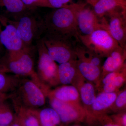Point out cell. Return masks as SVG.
Here are the masks:
<instances>
[{
	"label": "cell",
	"instance_id": "cell-25",
	"mask_svg": "<svg viewBox=\"0 0 126 126\" xmlns=\"http://www.w3.org/2000/svg\"><path fill=\"white\" fill-rule=\"evenodd\" d=\"M15 118L14 113L8 104L0 115V125L9 126L11 125Z\"/></svg>",
	"mask_w": 126,
	"mask_h": 126
},
{
	"label": "cell",
	"instance_id": "cell-1",
	"mask_svg": "<svg viewBox=\"0 0 126 126\" xmlns=\"http://www.w3.org/2000/svg\"><path fill=\"white\" fill-rule=\"evenodd\" d=\"M83 5H68L48 14L42 20L43 31L46 32V34L79 41L77 16Z\"/></svg>",
	"mask_w": 126,
	"mask_h": 126
},
{
	"label": "cell",
	"instance_id": "cell-10",
	"mask_svg": "<svg viewBox=\"0 0 126 126\" xmlns=\"http://www.w3.org/2000/svg\"><path fill=\"white\" fill-rule=\"evenodd\" d=\"M0 43L8 52L19 51L28 47L18 36L14 20L0 14Z\"/></svg>",
	"mask_w": 126,
	"mask_h": 126
},
{
	"label": "cell",
	"instance_id": "cell-17",
	"mask_svg": "<svg viewBox=\"0 0 126 126\" xmlns=\"http://www.w3.org/2000/svg\"><path fill=\"white\" fill-rule=\"evenodd\" d=\"M13 104L16 116L19 119L23 126H41L38 109L27 108Z\"/></svg>",
	"mask_w": 126,
	"mask_h": 126
},
{
	"label": "cell",
	"instance_id": "cell-35",
	"mask_svg": "<svg viewBox=\"0 0 126 126\" xmlns=\"http://www.w3.org/2000/svg\"><path fill=\"white\" fill-rule=\"evenodd\" d=\"M116 0L117 1H119V2L126 3V2L125 1V0Z\"/></svg>",
	"mask_w": 126,
	"mask_h": 126
},
{
	"label": "cell",
	"instance_id": "cell-38",
	"mask_svg": "<svg viewBox=\"0 0 126 126\" xmlns=\"http://www.w3.org/2000/svg\"><path fill=\"white\" fill-rule=\"evenodd\" d=\"M1 46H2V45H1V44L0 43V47H1Z\"/></svg>",
	"mask_w": 126,
	"mask_h": 126
},
{
	"label": "cell",
	"instance_id": "cell-21",
	"mask_svg": "<svg viewBox=\"0 0 126 126\" xmlns=\"http://www.w3.org/2000/svg\"><path fill=\"white\" fill-rule=\"evenodd\" d=\"M41 126H65L56 111L51 107L38 109Z\"/></svg>",
	"mask_w": 126,
	"mask_h": 126
},
{
	"label": "cell",
	"instance_id": "cell-15",
	"mask_svg": "<svg viewBox=\"0 0 126 126\" xmlns=\"http://www.w3.org/2000/svg\"><path fill=\"white\" fill-rule=\"evenodd\" d=\"M50 96L61 101L76 105H81L79 93L73 85H65L57 87L47 93L46 97Z\"/></svg>",
	"mask_w": 126,
	"mask_h": 126
},
{
	"label": "cell",
	"instance_id": "cell-27",
	"mask_svg": "<svg viewBox=\"0 0 126 126\" xmlns=\"http://www.w3.org/2000/svg\"><path fill=\"white\" fill-rule=\"evenodd\" d=\"M113 122L120 126H126V113L124 111L109 116Z\"/></svg>",
	"mask_w": 126,
	"mask_h": 126
},
{
	"label": "cell",
	"instance_id": "cell-33",
	"mask_svg": "<svg viewBox=\"0 0 126 126\" xmlns=\"http://www.w3.org/2000/svg\"><path fill=\"white\" fill-rule=\"evenodd\" d=\"M9 73L7 68L2 63H0V73Z\"/></svg>",
	"mask_w": 126,
	"mask_h": 126
},
{
	"label": "cell",
	"instance_id": "cell-23",
	"mask_svg": "<svg viewBox=\"0 0 126 126\" xmlns=\"http://www.w3.org/2000/svg\"><path fill=\"white\" fill-rule=\"evenodd\" d=\"M0 7H4L7 12L16 16L26 13L31 9L21 0H0Z\"/></svg>",
	"mask_w": 126,
	"mask_h": 126
},
{
	"label": "cell",
	"instance_id": "cell-22",
	"mask_svg": "<svg viewBox=\"0 0 126 126\" xmlns=\"http://www.w3.org/2000/svg\"><path fill=\"white\" fill-rule=\"evenodd\" d=\"M7 73H0V93H13L16 89L20 83L21 79L20 77Z\"/></svg>",
	"mask_w": 126,
	"mask_h": 126
},
{
	"label": "cell",
	"instance_id": "cell-30",
	"mask_svg": "<svg viewBox=\"0 0 126 126\" xmlns=\"http://www.w3.org/2000/svg\"><path fill=\"white\" fill-rule=\"evenodd\" d=\"M50 8L59 9L68 5L71 0H47Z\"/></svg>",
	"mask_w": 126,
	"mask_h": 126
},
{
	"label": "cell",
	"instance_id": "cell-5",
	"mask_svg": "<svg viewBox=\"0 0 126 126\" xmlns=\"http://www.w3.org/2000/svg\"><path fill=\"white\" fill-rule=\"evenodd\" d=\"M42 40L49 55L56 63L60 64L77 59L75 46L78 41L47 34Z\"/></svg>",
	"mask_w": 126,
	"mask_h": 126
},
{
	"label": "cell",
	"instance_id": "cell-37",
	"mask_svg": "<svg viewBox=\"0 0 126 126\" xmlns=\"http://www.w3.org/2000/svg\"><path fill=\"white\" fill-rule=\"evenodd\" d=\"M0 126H3V125H0Z\"/></svg>",
	"mask_w": 126,
	"mask_h": 126
},
{
	"label": "cell",
	"instance_id": "cell-29",
	"mask_svg": "<svg viewBox=\"0 0 126 126\" xmlns=\"http://www.w3.org/2000/svg\"><path fill=\"white\" fill-rule=\"evenodd\" d=\"M95 122L99 123L100 126H120L114 123L107 114L101 115L97 117L95 119Z\"/></svg>",
	"mask_w": 126,
	"mask_h": 126
},
{
	"label": "cell",
	"instance_id": "cell-9",
	"mask_svg": "<svg viewBox=\"0 0 126 126\" xmlns=\"http://www.w3.org/2000/svg\"><path fill=\"white\" fill-rule=\"evenodd\" d=\"M14 20L18 36L26 47L33 42L40 31H43L42 20H37L27 12L16 16Z\"/></svg>",
	"mask_w": 126,
	"mask_h": 126
},
{
	"label": "cell",
	"instance_id": "cell-16",
	"mask_svg": "<svg viewBox=\"0 0 126 126\" xmlns=\"http://www.w3.org/2000/svg\"><path fill=\"white\" fill-rule=\"evenodd\" d=\"M126 10V3L116 0H98L94 4V12L101 18L115 12Z\"/></svg>",
	"mask_w": 126,
	"mask_h": 126
},
{
	"label": "cell",
	"instance_id": "cell-14",
	"mask_svg": "<svg viewBox=\"0 0 126 126\" xmlns=\"http://www.w3.org/2000/svg\"><path fill=\"white\" fill-rule=\"evenodd\" d=\"M126 48L119 46L110 53L101 67L100 80L109 73L121 68L126 65Z\"/></svg>",
	"mask_w": 126,
	"mask_h": 126
},
{
	"label": "cell",
	"instance_id": "cell-34",
	"mask_svg": "<svg viewBox=\"0 0 126 126\" xmlns=\"http://www.w3.org/2000/svg\"><path fill=\"white\" fill-rule=\"evenodd\" d=\"M7 104L5 102L0 104V115L4 109Z\"/></svg>",
	"mask_w": 126,
	"mask_h": 126
},
{
	"label": "cell",
	"instance_id": "cell-3",
	"mask_svg": "<svg viewBox=\"0 0 126 126\" xmlns=\"http://www.w3.org/2000/svg\"><path fill=\"white\" fill-rule=\"evenodd\" d=\"M46 95L35 82L29 78L21 79L16 89L10 94L13 103L27 108L39 109L45 104Z\"/></svg>",
	"mask_w": 126,
	"mask_h": 126
},
{
	"label": "cell",
	"instance_id": "cell-6",
	"mask_svg": "<svg viewBox=\"0 0 126 126\" xmlns=\"http://www.w3.org/2000/svg\"><path fill=\"white\" fill-rule=\"evenodd\" d=\"M38 60L37 74L44 84L49 87L60 84L58 65L50 58L42 39L37 44Z\"/></svg>",
	"mask_w": 126,
	"mask_h": 126
},
{
	"label": "cell",
	"instance_id": "cell-36",
	"mask_svg": "<svg viewBox=\"0 0 126 126\" xmlns=\"http://www.w3.org/2000/svg\"><path fill=\"white\" fill-rule=\"evenodd\" d=\"M80 126V125H72V126H69V125H68V126Z\"/></svg>",
	"mask_w": 126,
	"mask_h": 126
},
{
	"label": "cell",
	"instance_id": "cell-12",
	"mask_svg": "<svg viewBox=\"0 0 126 126\" xmlns=\"http://www.w3.org/2000/svg\"><path fill=\"white\" fill-rule=\"evenodd\" d=\"M72 84L78 90L81 101L87 115V122L88 123L90 118L92 106L96 96L94 86L84 78L79 73Z\"/></svg>",
	"mask_w": 126,
	"mask_h": 126
},
{
	"label": "cell",
	"instance_id": "cell-31",
	"mask_svg": "<svg viewBox=\"0 0 126 126\" xmlns=\"http://www.w3.org/2000/svg\"><path fill=\"white\" fill-rule=\"evenodd\" d=\"M10 98V94L0 93V104L4 102L8 98Z\"/></svg>",
	"mask_w": 126,
	"mask_h": 126
},
{
	"label": "cell",
	"instance_id": "cell-4",
	"mask_svg": "<svg viewBox=\"0 0 126 126\" xmlns=\"http://www.w3.org/2000/svg\"><path fill=\"white\" fill-rule=\"evenodd\" d=\"M81 44L101 58L107 57L119 46L107 31L100 28L87 35L78 34Z\"/></svg>",
	"mask_w": 126,
	"mask_h": 126
},
{
	"label": "cell",
	"instance_id": "cell-8",
	"mask_svg": "<svg viewBox=\"0 0 126 126\" xmlns=\"http://www.w3.org/2000/svg\"><path fill=\"white\" fill-rule=\"evenodd\" d=\"M99 20L102 28L108 32L120 47L126 48V10L113 12Z\"/></svg>",
	"mask_w": 126,
	"mask_h": 126
},
{
	"label": "cell",
	"instance_id": "cell-11",
	"mask_svg": "<svg viewBox=\"0 0 126 126\" xmlns=\"http://www.w3.org/2000/svg\"><path fill=\"white\" fill-rule=\"evenodd\" d=\"M77 24L79 34L87 35L95 30L102 28L99 18L93 10L84 4L78 12Z\"/></svg>",
	"mask_w": 126,
	"mask_h": 126
},
{
	"label": "cell",
	"instance_id": "cell-28",
	"mask_svg": "<svg viewBox=\"0 0 126 126\" xmlns=\"http://www.w3.org/2000/svg\"><path fill=\"white\" fill-rule=\"evenodd\" d=\"M125 67H126V65H124L122 68L118 69V70L114 71V72H111V73H109L108 74L106 75L101 79L100 82H99V84L100 83H101V86H103L106 84L108 83H109L113 81L115 79V78L117 77L120 74L122 70Z\"/></svg>",
	"mask_w": 126,
	"mask_h": 126
},
{
	"label": "cell",
	"instance_id": "cell-18",
	"mask_svg": "<svg viewBox=\"0 0 126 126\" xmlns=\"http://www.w3.org/2000/svg\"><path fill=\"white\" fill-rule=\"evenodd\" d=\"M77 64L81 76L89 82L96 84V86L98 87L101 75V68L78 59Z\"/></svg>",
	"mask_w": 126,
	"mask_h": 126
},
{
	"label": "cell",
	"instance_id": "cell-20",
	"mask_svg": "<svg viewBox=\"0 0 126 126\" xmlns=\"http://www.w3.org/2000/svg\"><path fill=\"white\" fill-rule=\"evenodd\" d=\"M75 50L78 59L101 68L102 58L85 47L80 41H78L75 44Z\"/></svg>",
	"mask_w": 126,
	"mask_h": 126
},
{
	"label": "cell",
	"instance_id": "cell-26",
	"mask_svg": "<svg viewBox=\"0 0 126 126\" xmlns=\"http://www.w3.org/2000/svg\"><path fill=\"white\" fill-rule=\"evenodd\" d=\"M24 4L31 8L40 7L50 8L47 0H21Z\"/></svg>",
	"mask_w": 126,
	"mask_h": 126
},
{
	"label": "cell",
	"instance_id": "cell-24",
	"mask_svg": "<svg viewBox=\"0 0 126 126\" xmlns=\"http://www.w3.org/2000/svg\"><path fill=\"white\" fill-rule=\"evenodd\" d=\"M126 90L124 89L117 94L116 98L112 106L110 107L109 110L116 113L120 112L126 109Z\"/></svg>",
	"mask_w": 126,
	"mask_h": 126
},
{
	"label": "cell",
	"instance_id": "cell-2",
	"mask_svg": "<svg viewBox=\"0 0 126 126\" xmlns=\"http://www.w3.org/2000/svg\"><path fill=\"white\" fill-rule=\"evenodd\" d=\"M3 63L9 73L19 77H29L37 84L45 93L49 88L40 81L35 71L33 60L30 54L29 47L19 51L9 52L7 60Z\"/></svg>",
	"mask_w": 126,
	"mask_h": 126
},
{
	"label": "cell",
	"instance_id": "cell-32",
	"mask_svg": "<svg viewBox=\"0 0 126 126\" xmlns=\"http://www.w3.org/2000/svg\"><path fill=\"white\" fill-rule=\"evenodd\" d=\"M10 126H23L19 119H18V118L15 115V119L10 125Z\"/></svg>",
	"mask_w": 126,
	"mask_h": 126
},
{
	"label": "cell",
	"instance_id": "cell-13",
	"mask_svg": "<svg viewBox=\"0 0 126 126\" xmlns=\"http://www.w3.org/2000/svg\"><path fill=\"white\" fill-rule=\"evenodd\" d=\"M117 95L116 92H102L96 96L92 106L91 115L88 123L93 124L97 117L107 114V112L112 106Z\"/></svg>",
	"mask_w": 126,
	"mask_h": 126
},
{
	"label": "cell",
	"instance_id": "cell-7",
	"mask_svg": "<svg viewBox=\"0 0 126 126\" xmlns=\"http://www.w3.org/2000/svg\"><path fill=\"white\" fill-rule=\"evenodd\" d=\"M51 107L54 109L65 126L72 123L87 122V115L82 105L61 101L53 97L47 96Z\"/></svg>",
	"mask_w": 126,
	"mask_h": 126
},
{
	"label": "cell",
	"instance_id": "cell-19",
	"mask_svg": "<svg viewBox=\"0 0 126 126\" xmlns=\"http://www.w3.org/2000/svg\"><path fill=\"white\" fill-rule=\"evenodd\" d=\"M77 60L60 64L58 65V78L60 83L69 85L73 83L78 74Z\"/></svg>",
	"mask_w": 126,
	"mask_h": 126
}]
</instances>
